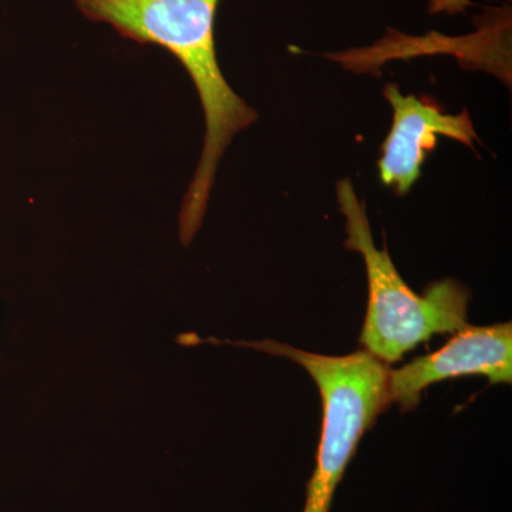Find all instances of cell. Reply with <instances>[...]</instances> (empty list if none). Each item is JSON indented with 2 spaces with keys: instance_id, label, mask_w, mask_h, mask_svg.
<instances>
[{
  "instance_id": "6da1fadb",
  "label": "cell",
  "mask_w": 512,
  "mask_h": 512,
  "mask_svg": "<svg viewBox=\"0 0 512 512\" xmlns=\"http://www.w3.org/2000/svg\"><path fill=\"white\" fill-rule=\"evenodd\" d=\"M220 0H76L93 22L113 26L140 45L163 47L190 74L205 114L204 148L180 212V239L190 245L200 231L218 163L232 138L258 116L225 80L215 50Z\"/></svg>"
},
{
  "instance_id": "3957f363",
  "label": "cell",
  "mask_w": 512,
  "mask_h": 512,
  "mask_svg": "<svg viewBox=\"0 0 512 512\" xmlns=\"http://www.w3.org/2000/svg\"><path fill=\"white\" fill-rule=\"evenodd\" d=\"M227 343L293 360L318 384L323 404L322 433L303 512H329L363 434L389 406V369L363 350L346 356H325L275 340Z\"/></svg>"
},
{
  "instance_id": "277c9868",
  "label": "cell",
  "mask_w": 512,
  "mask_h": 512,
  "mask_svg": "<svg viewBox=\"0 0 512 512\" xmlns=\"http://www.w3.org/2000/svg\"><path fill=\"white\" fill-rule=\"evenodd\" d=\"M461 376H485L490 383L511 384V322L466 326L437 352L389 370L387 403H397L407 412L419 404L421 392L431 384Z\"/></svg>"
},
{
  "instance_id": "5b68a950",
  "label": "cell",
  "mask_w": 512,
  "mask_h": 512,
  "mask_svg": "<svg viewBox=\"0 0 512 512\" xmlns=\"http://www.w3.org/2000/svg\"><path fill=\"white\" fill-rule=\"evenodd\" d=\"M384 97L393 109V124L382 146L380 180L396 194L404 195L419 180L421 164L436 148L439 137L473 147L478 140L467 111L446 114L437 104L403 96L396 84L384 87Z\"/></svg>"
},
{
  "instance_id": "8992f818",
  "label": "cell",
  "mask_w": 512,
  "mask_h": 512,
  "mask_svg": "<svg viewBox=\"0 0 512 512\" xmlns=\"http://www.w3.org/2000/svg\"><path fill=\"white\" fill-rule=\"evenodd\" d=\"M468 6H471L470 0H430L429 12L431 15H437V13L457 15V13L466 12Z\"/></svg>"
},
{
  "instance_id": "7a4b0ae2",
  "label": "cell",
  "mask_w": 512,
  "mask_h": 512,
  "mask_svg": "<svg viewBox=\"0 0 512 512\" xmlns=\"http://www.w3.org/2000/svg\"><path fill=\"white\" fill-rule=\"evenodd\" d=\"M336 192L346 220L345 247L360 252L365 259L369 302L360 343L366 352L382 362L394 363L431 336L466 328L470 301L466 286L444 279L431 284L421 295L413 292L389 252L376 247L365 207L352 181H340Z\"/></svg>"
}]
</instances>
